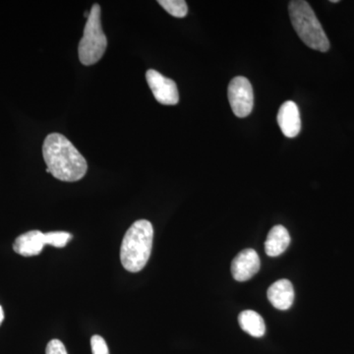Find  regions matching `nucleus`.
Returning <instances> with one entry per match:
<instances>
[{
  "mask_svg": "<svg viewBox=\"0 0 354 354\" xmlns=\"http://www.w3.org/2000/svg\"><path fill=\"white\" fill-rule=\"evenodd\" d=\"M43 155L48 167L46 171L58 180L75 183L87 174L85 158L59 133H51L44 139Z\"/></svg>",
  "mask_w": 354,
  "mask_h": 354,
  "instance_id": "1",
  "label": "nucleus"
},
{
  "mask_svg": "<svg viewBox=\"0 0 354 354\" xmlns=\"http://www.w3.org/2000/svg\"><path fill=\"white\" fill-rule=\"evenodd\" d=\"M153 228L147 220H139L127 230L120 248L123 268L130 272H138L145 268L152 252Z\"/></svg>",
  "mask_w": 354,
  "mask_h": 354,
  "instance_id": "2",
  "label": "nucleus"
},
{
  "mask_svg": "<svg viewBox=\"0 0 354 354\" xmlns=\"http://www.w3.org/2000/svg\"><path fill=\"white\" fill-rule=\"evenodd\" d=\"M288 12L295 32L307 46L321 53L329 50V39L308 2L304 0L290 1Z\"/></svg>",
  "mask_w": 354,
  "mask_h": 354,
  "instance_id": "3",
  "label": "nucleus"
},
{
  "mask_svg": "<svg viewBox=\"0 0 354 354\" xmlns=\"http://www.w3.org/2000/svg\"><path fill=\"white\" fill-rule=\"evenodd\" d=\"M101 13L99 4H94L84 29L83 38L79 44V59L86 66L97 64L108 46V39L102 31Z\"/></svg>",
  "mask_w": 354,
  "mask_h": 354,
  "instance_id": "4",
  "label": "nucleus"
},
{
  "mask_svg": "<svg viewBox=\"0 0 354 354\" xmlns=\"http://www.w3.org/2000/svg\"><path fill=\"white\" fill-rule=\"evenodd\" d=\"M227 97L232 111L237 118H246L254 106L253 88L245 77L237 76L230 81Z\"/></svg>",
  "mask_w": 354,
  "mask_h": 354,
  "instance_id": "5",
  "label": "nucleus"
},
{
  "mask_svg": "<svg viewBox=\"0 0 354 354\" xmlns=\"http://www.w3.org/2000/svg\"><path fill=\"white\" fill-rule=\"evenodd\" d=\"M147 82L152 90L155 99L165 106H174L178 104V88L171 79L162 75L157 70L150 69L146 73Z\"/></svg>",
  "mask_w": 354,
  "mask_h": 354,
  "instance_id": "6",
  "label": "nucleus"
},
{
  "mask_svg": "<svg viewBox=\"0 0 354 354\" xmlns=\"http://www.w3.org/2000/svg\"><path fill=\"white\" fill-rule=\"evenodd\" d=\"M260 267L261 261L258 253L254 249H244L232 261V277L237 281H248L259 272Z\"/></svg>",
  "mask_w": 354,
  "mask_h": 354,
  "instance_id": "7",
  "label": "nucleus"
},
{
  "mask_svg": "<svg viewBox=\"0 0 354 354\" xmlns=\"http://www.w3.org/2000/svg\"><path fill=\"white\" fill-rule=\"evenodd\" d=\"M278 123L281 132L288 138H295L301 130L299 109L295 102H283L279 108Z\"/></svg>",
  "mask_w": 354,
  "mask_h": 354,
  "instance_id": "8",
  "label": "nucleus"
},
{
  "mask_svg": "<svg viewBox=\"0 0 354 354\" xmlns=\"http://www.w3.org/2000/svg\"><path fill=\"white\" fill-rule=\"evenodd\" d=\"M46 245V236L39 230H31L20 235L13 244L16 253L24 257H32L41 254Z\"/></svg>",
  "mask_w": 354,
  "mask_h": 354,
  "instance_id": "9",
  "label": "nucleus"
},
{
  "mask_svg": "<svg viewBox=\"0 0 354 354\" xmlns=\"http://www.w3.org/2000/svg\"><path fill=\"white\" fill-rule=\"evenodd\" d=\"M268 299L274 308L290 309L295 300V290L288 279H279L270 286L267 292Z\"/></svg>",
  "mask_w": 354,
  "mask_h": 354,
  "instance_id": "10",
  "label": "nucleus"
},
{
  "mask_svg": "<svg viewBox=\"0 0 354 354\" xmlns=\"http://www.w3.org/2000/svg\"><path fill=\"white\" fill-rule=\"evenodd\" d=\"M290 244V236L283 225H276L270 230L265 242L266 254L270 257H278L286 252Z\"/></svg>",
  "mask_w": 354,
  "mask_h": 354,
  "instance_id": "11",
  "label": "nucleus"
},
{
  "mask_svg": "<svg viewBox=\"0 0 354 354\" xmlns=\"http://www.w3.org/2000/svg\"><path fill=\"white\" fill-rule=\"evenodd\" d=\"M239 322L241 329L254 337H261L265 335L264 319L253 310L242 311L239 316Z\"/></svg>",
  "mask_w": 354,
  "mask_h": 354,
  "instance_id": "12",
  "label": "nucleus"
},
{
  "mask_svg": "<svg viewBox=\"0 0 354 354\" xmlns=\"http://www.w3.org/2000/svg\"><path fill=\"white\" fill-rule=\"evenodd\" d=\"M158 3L174 17L183 18L187 15L188 6L184 0H158Z\"/></svg>",
  "mask_w": 354,
  "mask_h": 354,
  "instance_id": "13",
  "label": "nucleus"
},
{
  "mask_svg": "<svg viewBox=\"0 0 354 354\" xmlns=\"http://www.w3.org/2000/svg\"><path fill=\"white\" fill-rule=\"evenodd\" d=\"M44 236H46V245H51L57 248H64L72 239V235L65 232H48V234H44Z\"/></svg>",
  "mask_w": 354,
  "mask_h": 354,
  "instance_id": "14",
  "label": "nucleus"
},
{
  "mask_svg": "<svg viewBox=\"0 0 354 354\" xmlns=\"http://www.w3.org/2000/svg\"><path fill=\"white\" fill-rule=\"evenodd\" d=\"M93 354H109L108 344L101 335H93L91 339Z\"/></svg>",
  "mask_w": 354,
  "mask_h": 354,
  "instance_id": "15",
  "label": "nucleus"
},
{
  "mask_svg": "<svg viewBox=\"0 0 354 354\" xmlns=\"http://www.w3.org/2000/svg\"><path fill=\"white\" fill-rule=\"evenodd\" d=\"M46 354H67L64 344L59 339H53L46 346Z\"/></svg>",
  "mask_w": 354,
  "mask_h": 354,
  "instance_id": "16",
  "label": "nucleus"
},
{
  "mask_svg": "<svg viewBox=\"0 0 354 354\" xmlns=\"http://www.w3.org/2000/svg\"><path fill=\"white\" fill-rule=\"evenodd\" d=\"M3 319H4L3 309H2V307L0 306V325H1V323L3 322Z\"/></svg>",
  "mask_w": 354,
  "mask_h": 354,
  "instance_id": "17",
  "label": "nucleus"
},
{
  "mask_svg": "<svg viewBox=\"0 0 354 354\" xmlns=\"http://www.w3.org/2000/svg\"><path fill=\"white\" fill-rule=\"evenodd\" d=\"M332 3H337V2H339V0H332Z\"/></svg>",
  "mask_w": 354,
  "mask_h": 354,
  "instance_id": "18",
  "label": "nucleus"
}]
</instances>
